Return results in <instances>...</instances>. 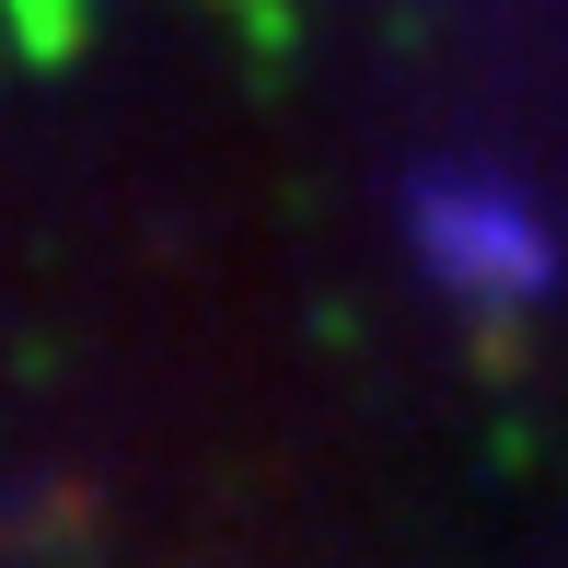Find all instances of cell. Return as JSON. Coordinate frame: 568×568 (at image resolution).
Returning <instances> with one entry per match:
<instances>
[{"label": "cell", "mask_w": 568, "mask_h": 568, "mask_svg": "<svg viewBox=\"0 0 568 568\" xmlns=\"http://www.w3.org/2000/svg\"><path fill=\"white\" fill-rule=\"evenodd\" d=\"M406 232H418V267L442 278L453 302H476V314H523L568 267L557 221L534 210V186H510V174H418Z\"/></svg>", "instance_id": "obj_1"}]
</instances>
